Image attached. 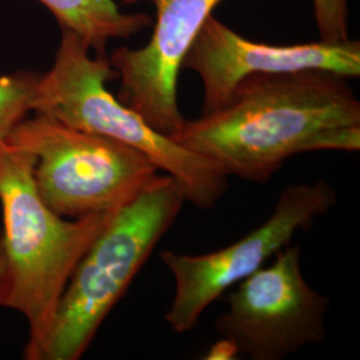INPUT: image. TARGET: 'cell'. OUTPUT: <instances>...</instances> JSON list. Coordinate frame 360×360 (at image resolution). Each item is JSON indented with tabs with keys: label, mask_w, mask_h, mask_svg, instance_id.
<instances>
[{
	"label": "cell",
	"mask_w": 360,
	"mask_h": 360,
	"mask_svg": "<svg viewBox=\"0 0 360 360\" xmlns=\"http://www.w3.org/2000/svg\"><path fill=\"white\" fill-rule=\"evenodd\" d=\"M32 169V155L7 142L0 147V238L8 274L3 307L27 321V360H37L79 260L114 214L59 217L40 199Z\"/></svg>",
	"instance_id": "7a4b0ae2"
},
{
	"label": "cell",
	"mask_w": 360,
	"mask_h": 360,
	"mask_svg": "<svg viewBox=\"0 0 360 360\" xmlns=\"http://www.w3.org/2000/svg\"><path fill=\"white\" fill-rule=\"evenodd\" d=\"M338 203L334 186L326 180L290 184L279 193L264 223L231 245L200 255L166 250L160 260L175 283L165 321L176 334L191 331L214 302L290 245L297 231H307L315 220Z\"/></svg>",
	"instance_id": "8992f818"
},
{
	"label": "cell",
	"mask_w": 360,
	"mask_h": 360,
	"mask_svg": "<svg viewBox=\"0 0 360 360\" xmlns=\"http://www.w3.org/2000/svg\"><path fill=\"white\" fill-rule=\"evenodd\" d=\"M40 74L18 71L0 77V147L30 111Z\"/></svg>",
	"instance_id": "8fae6325"
},
{
	"label": "cell",
	"mask_w": 360,
	"mask_h": 360,
	"mask_svg": "<svg viewBox=\"0 0 360 360\" xmlns=\"http://www.w3.org/2000/svg\"><path fill=\"white\" fill-rule=\"evenodd\" d=\"M184 203L179 183L165 174L111 215L70 278L37 360L84 355Z\"/></svg>",
	"instance_id": "277c9868"
},
{
	"label": "cell",
	"mask_w": 360,
	"mask_h": 360,
	"mask_svg": "<svg viewBox=\"0 0 360 360\" xmlns=\"http://www.w3.org/2000/svg\"><path fill=\"white\" fill-rule=\"evenodd\" d=\"M60 23L77 32L96 55H105L111 39H129L151 27L147 13H120L115 0H39Z\"/></svg>",
	"instance_id": "30bf717a"
},
{
	"label": "cell",
	"mask_w": 360,
	"mask_h": 360,
	"mask_svg": "<svg viewBox=\"0 0 360 360\" xmlns=\"http://www.w3.org/2000/svg\"><path fill=\"white\" fill-rule=\"evenodd\" d=\"M7 143L32 155L40 199L65 219L115 212L159 172L147 155L129 144L40 114L18 123Z\"/></svg>",
	"instance_id": "5b68a950"
},
{
	"label": "cell",
	"mask_w": 360,
	"mask_h": 360,
	"mask_svg": "<svg viewBox=\"0 0 360 360\" xmlns=\"http://www.w3.org/2000/svg\"><path fill=\"white\" fill-rule=\"evenodd\" d=\"M8 288V274H7V262L4 255V247L0 238V307H3L4 299Z\"/></svg>",
	"instance_id": "5bb4252c"
},
{
	"label": "cell",
	"mask_w": 360,
	"mask_h": 360,
	"mask_svg": "<svg viewBox=\"0 0 360 360\" xmlns=\"http://www.w3.org/2000/svg\"><path fill=\"white\" fill-rule=\"evenodd\" d=\"M349 0H312V10L321 40L346 41Z\"/></svg>",
	"instance_id": "7c38bea8"
},
{
	"label": "cell",
	"mask_w": 360,
	"mask_h": 360,
	"mask_svg": "<svg viewBox=\"0 0 360 360\" xmlns=\"http://www.w3.org/2000/svg\"><path fill=\"white\" fill-rule=\"evenodd\" d=\"M236 355H239V351L236 346L232 343L230 339L220 336L218 342H215L207 351L205 359L232 360L236 358Z\"/></svg>",
	"instance_id": "4fadbf2b"
},
{
	"label": "cell",
	"mask_w": 360,
	"mask_h": 360,
	"mask_svg": "<svg viewBox=\"0 0 360 360\" xmlns=\"http://www.w3.org/2000/svg\"><path fill=\"white\" fill-rule=\"evenodd\" d=\"M184 68L200 77L202 115H207L224 107L239 83L257 74L322 70L347 79L359 77L360 43L348 39L269 44L242 37L210 15L183 59Z\"/></svg>",
	"instance_id": "ba28073f"
},
{
	"label": "cell",
	"mask_w": 360,
	"mask_h": 360,
	"mask_svg": "<svg viewBox=\"0 0 360 360\" xmlns=\"http://www.w3.org/2000/svg\"><path fill=\"white\" fill-rule=\"evenodd\" d=\"M169 138L229 178L266 183L296 155L359 153L360 102L347 77L330 71L257 74Z\"/></svg>",
	"instance_id": "6da1fadb"
},
{
	"label": "cell",
	"mask_w": 360,
	"mask_h": 360,
	"mask_svg": "<svg viewBox=\"0 0 360 360\" xmlns=\"http://www.w3.org/2000/svg\"><path fill=\"white\" fill-rule=\"evenodd\" d=\"M155 7L154 31L142 49L119 47L108 56L120 79L117 99L158 132L171 136L186 117L178 103L181 63L207 18L223 0H122Z\"/></svg>",
	"instance_id": "9c48e42d"
},
{
	"label": "cell",
	"mask_w": 360,
	"mask_h": 360,
	"mask_svg": "<svg viewBox=\"0 0 360 360\" xmlns=\"http://www.w3.org/2000/svg\"><path fill=\"white\" fill-rule=\"evenodd\" d=\"M62 30L53 65L39 77L32 111L68 127L129 144L179 183L186 202L202 210L217 206L227 191L229 176L210 160L155 131L122 103L107 89V83L117 77L108 56L92 58L84 39Z\"/></svg>",
	"instance_id": "3957f363"
},
{
	"label": "cell",
	"mask_w": 360,
	"mask_h": 360,
	"mask_svg": "<svg viewBox=\"0 0 360 360\" xmlns=\"http://www.w3.org/2000/svg\"><path fill=\"white\" fill-rule=\"evenodd\" d=\"M215 330L252 360H283L326 339L328 296L302 271L299 245H285L274 262L233 285Z\"/></svg>",
	"instance_id": "52a82bcc"
}]
</instances>
